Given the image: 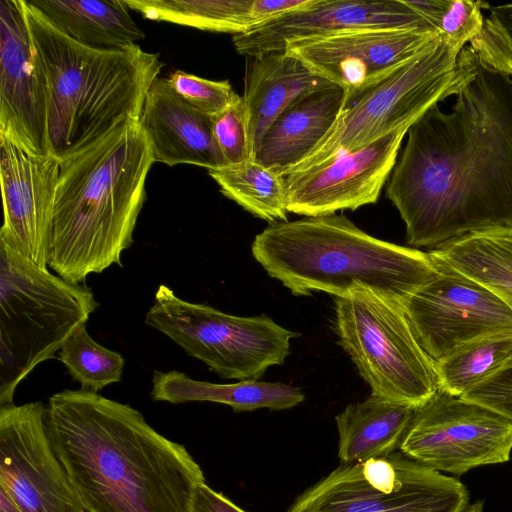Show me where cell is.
Returning a JSON list of instances; mask_svg holds the SVG:
<instances>
[{"label":"cell","mask_w":512,"mask_h":512,"mask_svg":"<svg viewBox=\"0 0 512 512\" xmlns=\"http://www.w3.org/2000/svg\"><path fill=\"white\" fill-rule=\"evenodd\" d=\"M450 112L439 104L408 130L386 183L413 248L512 226V76L467 45Z\"/></svg>","instance_id":"1"},{"label":"cell","mask_w":512,"mask_h":512,"mask_svg":"<svg viewBox=\"0 0 512 512\" xmlns=\"http://www.w3.org/2000/svg\"><path fill=\"white\" fill-rule=\"evenodd\" d=\"M45 421L86 512H193L200 465L130 405L63 390L49 398Z\"/></svg>","instance_id":"2"},{"label":"cell","mask_w":512,"mask_h":512,"mask_svg":"<svg viewBox=\"0 0 512 512\" xmlns=\"http://www.w3.org/2000/svg\"><path fill=\"white\" fill-rule=\"evenodd\" d=\"M154 163L139 120H128L60 160L48 266L72 284L113 264L133 244Z\"/></svg>","instance_id":"3"},{"label":"cell","mask_w":512,"mask_h":512,"mask_svg":"<svg viewBox=\"0 0 512 512\" xmlns=\"http://www.w3.org/2000/svg\"><path fill=\"white\" fill-rule=\"evenodd\" d=\"M251 251L295 296L368 290L403 306L439 271L428 251L375 238L336 213L270 223Z\"/></svg>","instance_id":"4"},{"label":"cell","mask_w":512,"mask_h":512,"mask_svg":"<svg viewBox=\"0 0 512 512\" xmlns=\"http://www.w3.org/2000/svg\"><path fill=\"white\" fill-rule=\"evenodd\" d=\"M24 10L47 91L48 153L69 157L128 120H140L159 77V54L137 44L102 50L77 43L30 2Z\"/></svg>","instance_id":"5"},{"label":"cell","mask_w":512,"mask_h":512,"mask_svg":"<svg viewBox=\"0 0 512 512\" xmlns=\"http://www.w3.org/2000/svg\"><path fill=\"white\" fill-rule=\"evenodd\" d=\"M90 288L55 276L0 242V407L40 363L55 358L97 309Z\"/></svg>","instance_id":"6"},{"label":"cell","mask_w":512,"mask_h":512,"mask_svg":"<svg viewBox=\"0 0 512 512\" xmlns=\"http://www.w3.org/2000/svg\"><path fill=\"white\" fill-rule=\"evenodd\" d=\"M465 79L461 52L439 37L423 53L345 104L328 133L284 176L409 128L432 106L456 95Z\"/></svg>","instance_id":"7"},{"label":"cell","mask_w":512,"mask_h":512,"mask_svg":"<svg viewBox=\"0 0 512 512\" xmlns=\"http://www.w3.org/2000/svg\"><path fill=\"white\" fill-rule=\"evenodd\" d=\"M334 331L371 395L417 409L439 391L435 363L401 304L368 290L334 297Z\"/></svg>","instance_id":"8"},{"label":"cell","mask_w":512,"mask_h":512,"mask_svg":"<svg viewBox=\"0 0 512 512\" xmlns=\"http://www.w3.org/2000/svg\"><path fill=\"white\" fill-rule=\"evenodd\" d=\"M145 324L160 331L224 379L260 380L282 365L299 334L266 315L237 316L179 298L161 284Z\"/></svg>","instance_id":"9"},{"label":"cell","mask_w":512,"mask_h":512,"mask_svg":"<svg viewBox=\"0 0 512 512\" xmlns=\"http://www.w3.org/2000/svg\"><path fill=\"white\" fill-rule=\"evenodd\" d=\"M465 485L402 452L341 464L305 490L287 512H462Z\"/></svg>","instance_id":"10"},{"label":"cell","mask_w":512,"mask_h":512,"mask_svg":"<svg viewBox=\"0 0 512 512\" xmlns=\"http://www.w3.org/2000/svg\"><path fill=\"white\" fill-rule=\"evenodd\" d=\"M512 422L483 406L438 391L414 410L400 452L438 472L461 475L507 462Z\"/></svg>","instance_id":"11"},{"label":"cell","mask_w":512,"mask_h":512,"mask_svg":"<svg viewBox=\"0 0 512 512\" xmlns=\"http://www.w3.org/2000/svg\"><path fill=\"white\" fill-rule=\"evenodd\" d=\"M434 261L438 273L403 304L417 341L434 363L479 339L512 332V310L505 302Z\"/></svg>","instance_id":"12"},{"label":"cell","mask_w":512,"mask_h":512,"mask_svg":"<svg viewBox=\"0 0 512 512\" xmlns=\"http://www.w3.org/2000/svg\"><path fill=\"white\" fill-rule=\"evenodd\" d=\"M41 401L0 407V488L22 512H82L51 443Z\"/></svg>","instance_id":"13"},{"label":"cell","mask_w":512,"mask_h":512,"mask_svg":"<svg viewBox=\"0 0 512 512\" xmlns=\"http://www.w3.org/2000/svg\"><path fill=\"white\" fill-rule=\"evenodd\" d=\"M436 29H361L288 43L285 51L352 98L431 47Z\"/></svg>","instance_id":"14"},{"label":"cell","mask_w":512,"mask_h":512,"mask_svg":"<svg viewBox=\"0 0 512 512\" xmlns=\"http://www.w3.org/2000/svg\"><path fill=\"white\" fill-rule=\"evenodd\" d=\"M407 132L397 130L322 165L286 175L288 212L314 217L376 203Z\"/></svg>","instance_id":"15"},{"label":"cell","mask_w":512,"mask_h":512,"mask_svg":"<svg viewBox=\"0 0 512 512\" xmlns=\"http://www.w3.org/2000/svg\"><path fill=\"white\" fill-rule=\"evenodd\" d=\"M0 137L27 152L49 154L46 83L24 0L0 1Z\"/></svg>","instance_id":"16"},{"label":"cell","mask_w":512,"mask_h":512,"mask_svg":"<svg viewBox=\"0 0 512 512\" xmlns=\"http://www.w3.org/2000/svg\"><path fill=\"white\" fill-rule=\"evenodd\" d=\"M60 160L0 137L3 224L0 242L47 268Z\"/></svg>","instance_id":"17"},{"label":"cell","mask_w":512,"mask_h":512,"mask_svg":"<svg viewBox=\"0 0 512 512\" xmlns=\"http://www.w3.org/2000/svg\"><path fill=\"white\" fill-rule=\"evenodd\" d=\"M426 27L433 28L405 0H311L232 40L236 51L249 57L283 51L291 42L354 30Z\"/></svg>","instance_id":"18"},{"label":"cell","mask_w":512,"mask_h":512,"mask_svg":"<svg viewBox=\"0 0 512 512\" xmlns=\"http://www.w3.org/2000/svg\"><path fill=\"white\" fill-rule=\"evenodd\" d=\"M139 124L154 162L170 167L193 164L207 170L227 165L214 137L212 117L183 101L164 77L151 85Z\"/></svg>","instance_id":"19"},{"label":"cell","mask_w":512,"mask_h":512,"mask_svg":"<svg viewBox=\"0 0 512 512\" xmlns=\"http://www.w3.org/2000/svg\"><path fill=\"white\" fill-rule=\"evenodd\" d=\"M335 86L311 72L285 50L247 57L244 104L250 142L255 152L275 119L297 98Z\"/></svg>","instance_id":"20"},{"label":"cell","mask_w":512,"mask_h":512,"mask_svg":"<svg viewBox=\"0 0 512 512\" xmlns=\"http://www.w3.org/2000/svg\"><path fill=\"white\" fill-rule=\"evenodd\" d=\"M345 91L330 86L293 101L264 134L254 160L285 175L328 133L344 104Z\"/></svg>","instance_id":"21"},{"label":"cell","mask_w":512,"mask_h":512,"mask_svg":"<svg viewBox=\"0 0 512 512\" xmlns=\"http://www.w3.org/2000/svg\"><path fill=\"white\" fill-rule=\"evenodd\" d=\"M311 0H122L143 18L203 31L245 34Z\"/></svg>","instance_id":"22"},{"label":"cell","mask_w":512,"mask_h":512,"mask_svg":"<svg viewBox=\"0 0 512 512\" xmlns=\"http://www.w3.org/2000/svg\"><path fill=\"white\" fill-rule=\"evenodd\" d=\"M151 398L171 404L187 402H214L230 406L235 412L261 408L285 410L301 404L305 396L296 386L281 382L243 380L217 384L195 380L184 372L154 371Z\"/></svg>","instance_id":"23"},{"label":"cell","mask_w":512,"mask_h":512,"mask_svg":"<svg viewBox=\"0 0 512 512\" xmlns=\"http://www.w3.org/2000/svg\"><path fill=\"white\" fill-rule=\"evenodd\" d=\"M58 31L84 46L127 49L145 39L122 0L30 1Z\"/></svg>","instance_id":"24"},{"label":"cell","mask_w":512,"mask_h":512,"mask_svg":"<svg viewBox=\"0 0 512 512\" xmlns=\"http://www.w3.org/2000/svg\"><path fill=\"white\" fill-rule=\"evenodd\" d=\"M414 410L370 395L335 416L343 464L386 457L400 449Z\"/></svg>","instance_id":"25"},{"label":"cell","mask_w":512,"mask_h":512,"mask_svg":"<svg viewBox=\"0 0 512 512\" xmlns=\"http://www.w3.org/2000/svg\"><path fill=\"white\" fill-rule=\"evenodd\" d=\"M428 252L437 262L491 290L512 310V226L463 235Z\"/></svg>","instance_id":"26"},{"label":"cell","mask_w":512,"mask_h":512,"mask_svg":"<svg viewBox=\"0 0 512 512\" xmlns=\"http://www.w3.org/2000/svg\"><path fill=\"white\" fill-rule=\"evenodd\" d=\"M224 196L269 223L287 220L285 176L254 159L208 170Z\"/></svg>","instance_id":"27"},{"label":"cell","mask_w":512,"mask_h":512,"mask_svg":"<svg viewBox=\"0 0 512 512\" xmlns=\"http://www.w3.org/2000/svg\"><path fill=\"white\" fill-rule=\"evenodd\" d=\"M512 361V332L472 342L435 363L439 391L461 397Z\"/></svg>","instance_id":"28"},{"label":"cell","mask_w":512,"mask_h":512,"mask_svg":"<svg viewBox=\"0 0 512 512\" xmlns=\"http://www.w3.org/2000/svg\"><path fill=\"white\" fill-rule=\"evenodd\" d=\"M59 359L82 390L96 393L120 382L125 364L120 353L91 338L86 324L79 326L68 338L60 350Z\"/></svg>","instance_id":"29"},{"label":"cell","mask_w":512,"mask_h":512,"mask_svg":"<svg viewBox=\"0 0 512 512\" xmlns=\"http://www.w3.org/2000/svg\"><path fill=\"white\" fill-rule=\"evenodd\" d=\"M487 9L482 32L468 46L483 63L512 76V3Z\"/></svg>","instance_id":"30"},{"label":"cell","mask_w":512,"mask_h":512,"mask_svg":"<svg viewBox=\"0 0 512 512\" xmlns=\"http://www.w3.org/2000/svg\"><path fill=\"white\" fill-rule=\"evenodd\" d=\"M166 79L177 96L197 111L211 117L241 98L227 80H209L182 70H174Z\"/></svg>","instance_id":"31"},{"label":"cell","mask_w":512,"mask_h":512,"mask_svg":"<svg viewBox=\"0 0 512 512\" xmlns=\"http://www.w3.org/2000/svg\"><path fill=\"white\" fill-rule=\"evenodd\" d=\"M489 3L472 0H448L445 10L436 24L443 41L461 52L483 30V10Z\"/></svg>","instance_id":"32"},{"label":"cell","mask_w":512,"mask_h":512,"mask_svg":"<svg viewBox=\"0 0 512 512\" xmlns=\"http://www.w3.org/2000/svg\"><path fill=\"white\" fill-rule=\"evenodd\" d=\"M213 133L227 165L253 159L248 120L242 99L212 117Z\"/></svg>","instance_id":"33"},{"label":"cell","mask_w":512,"mask_h":512,"mask_svg":"<svg viewBox=\"0 0 512 512\" xmlns=\"http://www.w3.org/2000/svg\"><path fill=\"white\" fill-rule=\"evenodd\" d=\"M461 398L490 409L512 422V361Z\"/></svg>","instance_id":"34"},{"label":"cell","mask_w":512,"mask_h":512,"mask_svg":"<svg viewBox=\"0 0 512 512\" xmlns=\"http://www.w3.org/2000/svg\"><path fill=\"white\" fill-rule=\"evenodd\" d=\"M193 512H246L225 495L202 483L195 494Z\"/></svg>","instance_id":"35"},{"label":"cell","mask_w":512,"mask_h":512,"mask_svg":"<svg viewBox=\"0 0 512 512\" xmlns=\"http://www.w3.org/2000/svg\"><path fill=\"white\" fill-rule=\"evenodd\" d=\"M405 3L415 11L425 22L436 29L439 17L443 13L448 0L407 1Z\"/></svg>","instance_id":"36"},{"label":"cell","mask_w":512,"mask_h":512,"mask_svg":"<svg viewBox=\"0 0 512 512\" xmlns=\"http://www.w3.org/2000/svg\"><path fill=\"white\" fill-rule=\"evenodd\" d=\"M0 512H22L16 502L2 488H0Z\"/></svg>","instance_id":"37"},{"label":"cell","mask_w":512,"mask_h":512,"mask_svg":"<svg viewBox=\"0 0 512 512\" xmlns=\"http://www.w3.org/2000/svg\"><path fill=\"white\" fill-rule=\"evenodd\" d=\"M462 512H483V502L481 500H477L474 503L467 505Z\"/></svg>","instance_id":"38"},{"label":"cell","mask_w":512,"mask_h":512,"mask_svg":"<svg viewBox=\"0 0 512 512\" xmlns=\"http://www.w3.org/2000/svg\"><path fill=\"white\" fill-rule=\"evenodd\" d=\"M82 512H86L85 510H83Z\"/></svg>","instance_id":"39"}]
</instances>
